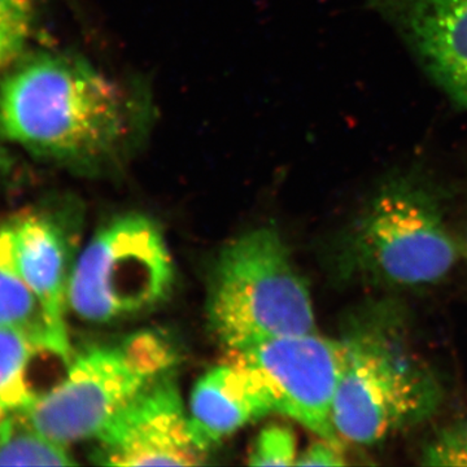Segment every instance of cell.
<instances>
[{
  "instance_id": "3957f363",
  "label": "cell",
  "mask_w": 467,
  "mask_h": 467,
  "mask_svg": "<svg viewBox=\"0 0 467 467\" xmlns=\"http://www.w3.org/2000/svg\"><path fill=\"white\" fill-rule=\"evenodd\" d=\"M457 260L441 195L414 171L378 186L347 234L342 257L353 279L392 287L438 284Z\"/></svg>"
},
{
  "instance_id": "9a60e30c",
  "label": "cell",
  "mask_w": 467,
  "mask_h": 467,
  "mask_svg": "<svg viewBox=\"0 0 467 467\" xmlns=\"http://www.w3.org/2000/svg\"><path fill=\"white\" fill-rule=\"evenodd\" d=\"M34 0H0V72L16 60L34 26Z\"/></svg>"
},
{
  "instance_id": "7c38bea8",
  "label": "cell",
  "mask_w": 467,
  "mask_h": 467,
  "mask_svg": "<svg viewBox=\"0 0 467 467\" xmlns=\"http://www.w3.org/2000/svg\"><path fill=\"white\" fill-rule=\"evenodd\" d=\"M0 328L23 335L39 352L64 361L41 304L18 272L9 221L0 223Z\"/></svg>"
},
{
  "instance_id": "e0dca14e",
  "label": "cell",
  "mask_w": 467,
  "mask_h": 467,
  "mask_svg": "<svg viewBox=\"0 0 467 467\" xmlns=\"http://www.w3.org/2000/svg\"><path fill=\"white\" fill-rule=\"evenodd\" d=\"M426 465H467V430L448 431L439 436L425 453Z\"/></svg>"
},
{
  "instance_id": "7a4b0ae2",
  "label": "cell",
  "mask_w": 467,
  "mask_h": 467,
  "mask_svg": "<svg viewBox=\"0 0 467 467\" xmlns=\"http://www.w3.org/2000/svg\"><path fill=\"white\" fill-rule=\"evenodd\" d=\"M405 325L389 308H370L350 319L342 339L333 422L344 441L371 445L435 413L442 389L414 352Z\"/></svg>"
},
{
  "instance_id": "5b68a950",
  "label": "cell",
  "mask_w": 467,
  "mask_h": 467,
  "mask_svg": "<svg viewBox=\"0 0 467 467\" xmlns=\"http://www.w3.org/2000/svg\"><path fill=\"white\" fill-rule=\"evenodd\" d=\"M174 364L173 350L159 335L133 334L77 356L63 380L21 413L41 434L66 447L97 439L144 387Z\"/></svg>"
},
{
  "instance_id": "6da1fadb",
  "label": "cell",
  "mask_w": 467,
  "mask_h": 467,
  "mask_svg": "<svg viewBox=\"0 0 467 467\" xmlns=\"http://www.w3.org/2000/svg\"><path fill=\"white\" fill-rule=\"evenodd\" d=\"M155 119L146 84L66 52L29 55L0 82L2 140L79 173L113 175L128 167Z\"/></svg>"
},
{
  "instance_id": "ba28073f",
  "label": "cell",
  "mask_w": 467,
  "mask_h": 467,
  "mask_svg": "<svg viewBox=\"0 0 467 467\" xmlns=\"http://www.w3.org/2000/svg\"><path fill=\"white\" fill-rule=\"evenodd\" d=\"M94 462L109 466H196L207 451L193 441L171 371L142 391L97 436Z\"/></svg>"
},
{
  "instance_id": "30bf717a",
  "label": "cell",
  "mask_w": 467,
  "mask_h": 467,
  "mask_svg": "<svg viewBox=\"0 0 467 467\" xmlns=\"http://www.w3.org/2000/svg\"><path fill=\"white\" fill-rule=\"evenodd\" d=\"M18 272L41 304L52 337L64 361L72 362L66 312L69 287L70 250L66 233L48 213L27 212L11 218Z\"/></svg>"
},
{
  "instance_id": "2e32d148",
  "label": "cell",
  "mask_w": 467,
  "mask_h": 467,
  "mask_svg": "<svg viewBox=\"0 0 467 467\" xmlns=\"http://www.w3.org/2000/svg\"><path fill=\"white\" fill-rule=\"evenodd\" d=\"M296 460L294 432L288 427L279 425L261 430L250 453L251 466H291Z\"/></svg>"
},
{
  "instance_id": "d6986e66",
  "label": "cell",
  "mask_w": 467,
  "mask_h": 467,
  "mask_svg": "<svg viewBox=\"0 0 467 467\" xmlns=\"http://www.w3.org/2000/svg\"><path fill=\"white\" fill-rule=\"evenodd\" d=\"M466 251H467V235H466Z\"/></svg>"
},
{
  "instance_id": "9c48e42d",
  "label": "cell",
  "mask_w": 467,
  "mask_h": 467,
  "mask_svg": "<svg viewBox=\"0 0 467 467\" xmlns=\"http://www.w3.org/2000/svg\"><path fill=\"white\" fill-rule=\"evenodd\" d=\"M425 75L467 110V0H367Z\"/></svg>"
},
{
  "instance_id": "4fadbf2b",
  "label": "cell",
  "mask_w": 467,
  "mask_h": 467,
  "mask_svg": "<svg viewBox=\"0 0 467 467\" xmlns=\"http://www.w3.org/2000/svg\"><path fill=\"white\" fill-rule=\"evenodd\" d=\"M36 355L41 352L23 335L0 328V423L26 410L38 396L29 379Z\"/></svg>"
},
{
  "instance_id": "52a82bcc",
  "label": "cell",
  "mask_w": 467,
  "mask_h": 467,
  "mask_svg": "<svg viewBox=\"0 0 467 467\" xmlns=\"http://www.w3.org/2000/svg\"><path fill=\"white\" fill-rule=\"evenodd\" d=\"M230 353L260 377L275 413L292 418L325 441L343 445L333 422L340 367L337 340L316 333L287 335Z\"/></svg>"
},
{
  "instance_id": "ac0fdd59",
  "label": "cell",
  "mask_w": 467,
  "mask_h": 467,
  "mask_svg": "<svg viewBox=\"0 0 467 467\" xmlns=\"http://www.w3.org/2000/svg\"><path fill=\"white\" fill-rule=\"evenodd\" d=\"M343 445L335 444L325 439L313 442L297 457V466H343L346 465L342 451Z\"/></svg>"
},
{
  "instance_id": "277c9868",
  "label": "cell",
  "mask_w": 467,
  "mask_h": 467,
  "mask_svg": "<svg viewBox=\"0 0 467 467\" xmlns=\"http://www.w3.org/2000/svg\"><path fill=\"white\" fill-rule=\"evenodd\" d=\"M208 317L230 352L316 333L308 287L275 229L252 230L223 248L212 275Z\"/></svg>"
},
{
  "instance_id": "8fae6325",
  "label": "cell",
  "mask_w": 467,
  "mask_h": 467,
  "mask_svg": "<svg viewBox=\"0 0 467 467\" xmlns=\"http://www.w3.org/2000/svg\"><path fill=\"white\" fill-rule=\"evenodd\" d=\"M273 411L265 384L252 368L233 358L209 370L193 387L190 431L196 444L208 451L243 426Z\"/></svg>"
},
{
  "instance_id": "8992f818",
  "label": "cell",
  "mask_w": 467,
  "mask_h": 467,
  "mask_svg": "<svg viewBox=\"0 0 467 467\" xmlns=\"http://www.w3.org/2000/svg\"><path fill=\"white\" fill-rule=\"evenodd\" d=\"M174 284V263L161 227L126 213L100 227L78 257L67 306L92 324H107L158 306Z\"/></svg>"
},
{
  "instance_id": "5bb4252c",
  "label": "cell",
  "mask_w": 467,
  "mask_h": 467,
  "mask_svg": "<svg viewBox=\"0 0 467 467\" xmlns=\"http://www.w3.org/2000/svg\"><path fill=\"white\" fill-rule=\"evenodd\" d=\"M66 445L41 434L23 413L0 423V466L76 465Z\"/></svg>"
}]
</instances>
